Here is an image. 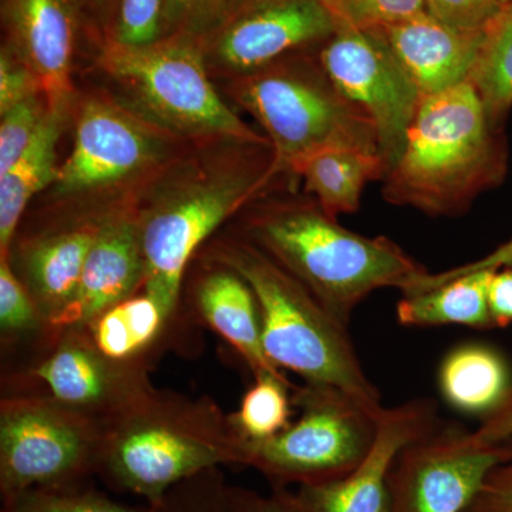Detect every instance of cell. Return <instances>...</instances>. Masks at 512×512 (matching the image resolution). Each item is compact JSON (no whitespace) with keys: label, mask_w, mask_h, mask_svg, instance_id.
I'll use <instances>...</instances> for the list:
<instances>
[{"label":"cell","mask_w":512,"mask_h":512,"mask_svg":"<svg viewBox=\"0 0 512 512\" xmlns=\"http://www.w3.org/2000/svg\"><path fill=\"white\" fill-rule=\"evenodd\" d=\"M504 444V460L488 474L467 512H512V437Z\"/></svg>","instance_id":"8d00e7d4"},{"label":"cell","mask_w":512,"mask_h":512,"mask_svg":"<svg viewBox=\"0 0 512 512\" xmlns=\"http://www.w3.org/2000/svg\"><path fill=\"white\" fill-rule=\"evenodd\" d=\"M239 103L264 128L279 173L332 148L379 154L375 126L318 63L278 60L245 74ZM380 156V154H379Z\"/></svg>","instance_id":"5b68a950"},{"label":"cell","mask_w":512,"mask_h":512,"mask_svg":"<svg viewBox=\"0 0 512 512\" xmlns=\"http://www.w3.org/2000/svg\"><path fill=\"white\" fill-rule=\"evenodd\" d=\"M439 406L430 397H414L384 407L375 443L348 476L332 483L272 488L285 512H386L387 480L403 447L439 423Z\"/></svg>","instance_id":"4fadbf2b"},{"label":"cell","mask_w":512,"mask_h":512,"mask_svg":"<svg viewBox=\"0 0 512 512\" xmlns=\"http://www.w3.org/2000/svg\"><path fill=\"white\" fill-rule=\"evenodd\" d=\"M255 2H259V0H252V3H255ZM252 3H251V5H252ZM251 5H249V6H251Z\"/></svg>","instance_id":"7bdbcfd3"},{"label":"cell","mask_w":512,"mask_h":512,"mask_svg":"<svg viewBox=\"0 0 512 512\" xmlns=\"http://www.w3.org/2000/svg\"><path fill=\"white\" fill-rule=\"evenodd\" d=\"M49 106L37 96L22 101L5 114L0 121V175L8 173L32 146L45 123Z\"/></svg>","instance_id":"836d02e7"},{"label":"cell","mask_w":512,"mask_h":512,"mask_svg":"<svg viewBox=\"0 0 512 512\" xmlns=\"http://www.w3.org/2000/svg\"><path fill=\"white\" fill-rule=\"evenodd\" d=\"M39 93L42 94V90L35 74L9 46H3L0 55V116Z\"/></svg>","instance_id":"d590c367"},{"label":"cell","mask_w":512,"mask_h":512,"mask_svg":"<svg viewBox=\"0 0 512 512\" xmlns=\"http://www.w3.org/2000/svg\"><path fill=\"white\" fill-rule=\"evenodd\" d=\"M164 138L130 111L90 100L77 120L72 153L59 168L57 191L82 192L133 177L164 154Z\"/></svg>","instance_id":"5bb4252c"},{"label":"cell","mask_w":512,"mask_h":512,"mask_svg":"<svg viewBox=\"0 0 512 512\" xmlns=\"http://www.w3.org/2000/svg\"><path fill=\"white\" fill-rule=\"evenodd\" d=\"M468 441L477 447L500 446L512 437V384L491 412L481 417L477 429L468 430Z\"/></svg>","instance_id":"f35d334b"},{"label":"cell","mask_w":512,"mask_h":512,"mask_svg":"<svg viewBox=\"0 0 512 512\" xmlns=\"http://www.w3.org/2000/svg\"><path fill=\"white\" fill-rule=\"evenodd\" d=\"M434 19L461 32H485L503 9L500 0H424Z\"/></svg>","instance_id":"e575fe53"},{"label":"cell","mask_w":512,"mask_h":512,"mask_svg":"<svg viewBox=\"0 0 512 512\" xmlns=\"http://www.w3.org/2000/svg\"><path fill=\"white\" fill-rule=\"evenodd\" d=\"M244 451L245 440L211 397L154 387L107 424L96 477L153 505L202 471L244 467Z\"/></svg>","instance_id":"7a4b0ae2"},{"label":"cell","mask_w":512,"mask_h":512,"mask_svg":"<svg viewBox=\"0 0 512 512\" xmlns=\"http://www.w3.org/2000/svg\"><path fill=\"white\" fill-rule=\"evenodd\" d=\"M259 512H285L282 510L281 504L278 503V500L274 497V495L269 494L268 497H264L262 495L261 501V511Z\"/></svg>","instance_id":"60d3db41"},{"label":"cell","mask_w":512,"mask_h":512,"mask_svg":"<svg viewBox=\"0 0 512 512\" xmlns=\"http://www.w3.org/2000/svg\"><path fill=\"white\" fill-rule=\"evenodd\" d=\"M387 168L382 157L369 151L332 148L303 161L296 175L330 217L359 211L363 191L372 181H383Z\"/></svg>","instance_id":"cb8c5ba5"},{"label":"cell","mask_w":512,"mask_h":512,"mask_svg":"<svg viewBox=\"0 0 512 512\" xmlns=\"http://www.w3.org/2000/svg\"><path fill=\"white\" fill-rule=\"evenodd\" d=\"M500 2L503 3V5H505V3L511 2V0H500Z\"/></svg>","instance_id":"b9f144b4"},{"label":"cell","mask_w":512,"mask_h":512,"mask_svg":"<svg viewBox=\"0 0 512 512\" xmlns=\"http://www.w3.org/2000/svg\"><path fill=\"white\" fill-rule=\"evenodd\" d=\"M146 264L137 215L107 214L84 264L79 289L56 328L86 326L143 289Z\"/></svg>","instance_id":"d6986e66"},{"label":"cell","mask_w":512,"mask_h":512,"mask_svg":"<svg viewBox=\"0 0 512 512\" xmlns=\"http://www.w3.org/2000/svg\"><path fill=\"white\" fill-rule=\"evenodd\" d=\"M437 383L448 406L481 419L503 400L512 377L500 350L487 343L467 342L454 346L441 359Z\"/></svg>","instance_id":"7402d4cb"},{"label":"cell","mask_w":512,"mask_h":512,"mask_svg":"<svg viewBox=\"0 0 512 512\" xmlns=\"http://www.w3.org/2000/svg\"><path fill=\"white\" fill-rule=\"evenodd\" d=\"M380 30L423 97L468 82L485 36L450 28L427 12Z\"/></svg>","instance_id":"44dd1931"},{"label":"cell","mask_w":512,"mask_h":512,"mask_svg":"<svg viewBox=\"0 0 512 512\" xmlns=\"http://www.w3.org/2000/svg\"><path fill=\"white\" fill-rule=\"evenodd\" d=\"M106 427L43 397H0V495L89 484Z\"/></svg>","instance_id":"30bf717a"},{"label":"cell","mask_w":512,"mask_h":512,"mask_svg":"<svg viewBox=\"0 0 512 512\" xmlns=\"http://www.w3.org/2000/svg\"><path fill=\"white\" fill-rule=\"evenodd\" d=\"M467 434L440 420L403 447L387 480L386 512H467L507 454L504 443L477 447Z\"/></svg>","instance_id":"7c38bea8"},{"label":"cell","mask_w":512,"mask_h":512,"mask_svg":"<svg viewBox=\"0 0 512 512\" xmlns=\"http://www.w3.org/2000/svg\"><path fill=\"white\" fill-rule=\"evenodd\" d=\"M494 271L470 272L417 293L402 295L396 319L404 328L458 325L477 330L495 329L488 303Z\"/></svg>","instance_id":"603a6c76"},{"label":"cell","mask_w":512,"mask_h":512,"mask_svg":"<svg viewBox=\"0 0 512 512\" xmlns=\"http://www.w3.org/2000/svg\"><path fill=\"white\" fill-rule=\"evenodd\" d=\"M286 375L264 373L242 396L237 412L229 414L232 426L245 441L278 436L292 423V387Z\"/></svg>","instance_id":"83f0119b"},{"label":"cell","mask_w":512,"mask_h":512,"mask_svg":"<svg viewBox=\"0 0 512 512\" xmlns=\"http://www.w3.org/2000/svg\"><path fill=\"white\" fill-rule=\"evenodd\" d=\"M237 235L271 256L349 326L373 292H403L427 272L392 239L350 231L318 202H272L249 214Z\"/></svg>","instance_id":"6da1fadb"},{"label":"cell","mask_w":512,"mask_h":512,"mask_svg":"<svg viewBox=\"0 0 512 512\" xmlns=\"http://www.w3.org/2000/svg\"><path fill=\"white\" fill-rule=\"evenodd\" d=\"M86 329L104 355L148 370L167 352H201V329L173 318L144 289L100 313Z\"/></svg>","instance_id":"ffe728a7"},{"label":"cell","mask_w":512,"mask_h":512,"mask_svg":"<svg viewBox=\"0 0 512 512\" xmlns=\"http://www.w3.org/2000/svg\"><path fill=\"white\" fill-rule=\"evenodd\" d=\"M507 153L470 82L424 96L382 197L429 217H457L501 183Z\"/></svg>","instance_id":"3957f363"},{"label":"cell","mask_w":512,"mask_h":512,"mask_svg":"<svg viewBox=\"0 0 512 512\" xmlns=\"http://www.w3.org/2000/svg\"><path fill=\"white\" fill-rule=\"evenodd\" d=\"M167 0H117L113 37L121 46L143 47L164 39Z\"/></svg>","instance_id":"d6a6232c"},{"label":"cell","mask_w":512,"mask_h":512,"mask_svg":"<svg viewBox=\"0 0 512 512\" xmlns=\"http://www.w3.org/2000/svg\"><path fill=\"white\" fill-rule=\"evenodd\" d=\"M3 18L6 46L35 74L49 109L63 110L79 33L74 0H3Z\"/></svg>","instance_id":"2e32d148"},{"label":"cell","mask_w":512,"mask_h":512,"mask_svg":"<svg viewBox=\"0 0 512 512\" xmlns=\"http://www.w3.org/2000/svg\"><path fill=\"white\" fill-rule=\"evenodd\" d=\"M35 298L13 271L8 258H0V353L2 363L35 352L52 335Z\"/></svg>","instance_id":"484cf974"},{"label":"cell","mask_w":512,"mask_h":512,"mask_svg":"<svg viewBox=\"0 0 512 512\" xmlns=\"http://www.w3.org/2000/svg\"><path fill=\"white\" fill-rule=\"evenodd\" d=\"M104 218L67 222L13 239L10 265L55 328L72 305Z\"/></svg>","instance_id":"e0dca14e"},{"label":"cell","mask_w":512,"mask_h":512,"mask_svg":"<svg viewBox=\"0 0 512 512\" xmlns=\"http://www.w3.org/2000/svg\"><path fill=\"white\" fill-rule=\"evenodd\" d=\"M100 62L144 114L167 130L271 147L222 101L192 37H165L143 47L109 42Z\"/></svg>","instance_id":"ba28073f"},{"label":"cell","mask_w":512,"mask_h":512,"mask_svg":"<svg viewBox=\"0 0 512 512\" xmlns=\"http://www.w3.org/2000/svg\"><path fill=\"white\" fill-rule=\"evenodd\" d=\"M252 0H167L165 37H194L218 32Z\"/></svg>","instance_id":"4dcf8cb0"},{"label":"cell","mask_w":512,"mask_h":512,"mask_svg":"<svg viewBox=\"0 0 512 512\" xmlns=\"http://www.w3.org/2000/svg\"><path fill=\"white\" fill-rule=\"evenodd\" d=\"M488 303L495 329L512 323V268L497 269L488 286Z\"/></svg>","instance_id":"ab89813d"},{"label":"cell","mask_w":512,"mask_h":512,"mask_svg":"<svg viewBox=\"0 0 512 512\" xmlns=\"http://www.w3.org/2000/svg\"><path fill=\"white\" fill-rule=\"evenodd\" d=\"M262 495L229 484L221 467L202 471L175 485L151 512H259Z\"/></svg>","instance_id":"f1b7e54d"},{"label":"cell","mask_w":512,"mask_h":512,"mask_svg":"<svg viewBox=\"0 0 512 512\" xmlns=\"http://www.w3.org/2000/svg\"><path fill=\"white\" fill-rule=\"evenodd\" d=\"M336 26L380 30L426 13L424 0H323Z\"/></svg>","instance_id":"1f68e13d"},{"label":"cell","mask_w":512,"mask_h":512,"mask_svg":"<svg viewBox=\"0 0 512 512\" xmlns=\"http://www.w3.org/2000/svg\"><path fill=\"white\" fill-rule=\"evenodd\" d=\"M205 256L231 266L251 286L265 355L276 369L295 373L305 383L338 387L367 409L382 412V393L357 355L349 325L301 281L238 235L215 241Z\"/></svg>","instance_id":"277c9868"},{"label":"cell","mask_w":512,"mask_h":512,"mask_svg":"<svg viewBox=\"0 0 512 512\" xmlns=\"http://www.w3.org/2000/svg\"><path fill=\"white\" fill-rule=\"evenodd\" d=\"M62 111L49 109L32 146L8 173L0 175V258H8L29 202L59 177L56 148Z\"/></svg>","instance_id":"d4e9b609"},{"label":"cell","mask_w":512,"mask_h":512,"mask_svg":"<svg viewBox=\"0 0 512 512\" xmlns=\"http://www.w3.org/2000/svg\"><path fill=\"white\" fill-rule=\"evenodd\" d=\"M468 82L476 87L488 120L500 128L512 109V0L485 30L480 56Z\"/></svg>","instance_id":"4316f807"},{"label":"cell","mask_w":512,"mask_h":512,"mask_svg":"<svg viewBox=\"0 0 512 512\" xmlns=\"http://www.w3.org/2000/svg\"><path fill=\"white\" fill-rule=\"evenodd\" d=\"M150 372L104 355L86 326H63L35 352L2 363L0 397H43L109 424L154 389Z\"/></svg>","instance_id":"9c48e42d"},{"label":"cell","mask_w":512,"mask_h":512,"mask_svg":"<svg viewBox=\"0 0 512 512\" xmlns=\"http://www.w3.org/2000/svg\"><path fill=\"white\" fill-rule=\"evenodd\" d=\"M218 32V60L245 76L302 47L328 42L336 23L323 0H259Z\"/></svg>","instance_id":"9a60e30c"},{"label":"cell","mask_w":512,"mask_h":512,"mask_svg":"<svg viewBox=\"0 0 512 512\" xmlns=\"http://www.w3.org/2000/svg\"><path fill=\"white\" fill-rule=\"evenodd\" d=\"M279 174L271 160L200 177L158 195L150 207L137 214L146 264L143 289L173 318L192 323L183 305L184 279L202 245Z\"/></svg>","instance_id":"8992f818"},{"label":"cell","mask_w":512,"mask_h":512,"mask_svg":"<svg viewBox=\"0 0 512 512\" xmlns=\"http://www.w3.org/2000/svg\"><path fill=\"white\" fill-rule=\"evenodd\" d=\"M319 60L339 92L372 121L389 173L402 156L423 99L412 77L382 30L336 26L335 35L323 43Z\"/></svg>","instance_id":"8fae6325"},{"label":"cell","mask_w":512,"mask_h":512,"mask_svg":"<svg viewBox=\"0 0 512 512\" xmlns=\"http://www.w3.org/2000/svg\"><path fill=\"white\" fill-rule=\"evenodd\" d=\"M299 417L278 436L245 441L244 467L254 468L272 488L332 483L348 476L375 443L380 414L338 387L305 383L292 387Z\"/></svg>","instance_id":"52a82bcc"},{"label":"cell","mask_w":512,"mask_h":512,"mask_svg":"<svg viewBox=\"0 0 512 512\" xmlns=\"http://www.w3.org/2000/svg\"><path fill=\"white\" fill-rule=\"evenodd\" d=\"M0 512H151L150 507H130L99 493L89 484L70 488H36L2 498Z\"/></svg>","instance_id":"f546056e"},{"label":"cell","mask_w":512,"mask_h":512,"mask_svg":"<svg viewBox=\"0 0 512 512\" xmlns=\"http://www.w3.org/2000/svg\"><path fill=\"white\" fill-rule=\"evenodd\" d=\"M204 268L183 288V305L194 325L212 330L237 352L249 372L285 375L265 355L261 315L248 282L224 262L204 256Z\"/></svg>","instance_id":"ac0fdd59"},{"label":"cell","mask_w":512,"mask_h":512,"mask_svg":"<svg viewBox=\"0 0 512 512\" xmlns=\"http://www.w3.org/2000/svg\"><path fill=\"white\" fill-rule=\"evenodd\" d=\"M503 268H512V238L508 239V241L504 242L500 247L495 248L490 254L485 255L484 258L477 259V261L456 266V268L448 269V271L437 272V274L427 271L426 274L421 275L420 278L410 286L409 292L407 293L426 291V289L433 288V286L443 284V282L454 278V276L484 271V269L497 271V269Z\"/></svg>","instance_id":"74e56055"}]
</instances>
